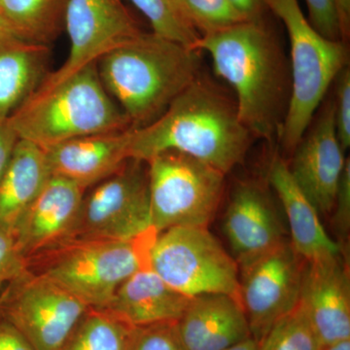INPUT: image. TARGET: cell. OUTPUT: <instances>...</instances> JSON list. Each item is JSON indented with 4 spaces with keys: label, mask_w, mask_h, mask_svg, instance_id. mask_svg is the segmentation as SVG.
<instances>
[{
    "label": "cell",
    "mask_w": 350,
    "mask_h": 350,
    "mask_svg": "<svg viewBox=\"0 0 350 350\" xmlns=\"http://www.w3.org/2000/svg\"><path fill=\"white\" fill-rule=\"evenodd\" d=\"M193 27L200 36L224 31L250 21L229 0H178Z\"/></svg>",
    "instance_id": "27"
},
{
    "label": "cell",
    "mask_w": 350,
    "mask_h": 350,
    "mask_svg": "<svg viewBox=\"0 0 350 350\" xmlns=\"http://www.w3.org/2000/svg\"><path fill=\"white\" fill-rule=\"evenodd\" d=\"M86 192L66 179L51 177L14 232L25 262L73 239Z\"/></svg>",
    "instance_id": "14"
},
{
    "label": "cell",
    "mask_w": 350,
    "mask_h": 350,
    "mask_svg": "<svg viewBox=\"0 0 350 350\" xmlns=\"http://www.w3.org/2000/svg\"><path fill=\"white\" fill-rule=\"evenodd\" d=\"M155 228L129 239H72L25 262V268L61 285L88 308H107L120 285L151 268Z\"/></svg>",
    "instance_id": "5"
},
{
    "label": "cell",
    "mask_w": 350,
    "mask_h": 350,
    "mask_svg": "<svg viewBox=\"0 0 350 350\" xmlns=\"http://www.w3.org/2000/svg\"><path fill=\"white\" fill-rule=\"evenodd\" d=\"M223 231L239 267L288 241L273 198L257 181L241 182L234 189Z\"/></svg>",
    "instance_id": "15"
},
{
    "label": "cell",
    "mask_w": 350,
    "mask_h": 350,
    "mask_svg": "<svg viewBox=\"0 0 350 350\" xmlns=\"http://www.w3.org/2000/svg\"><path fill=\"white\" fill-rule=\"evenodd\" d=\"M46 152L27 140L19 139L0 180V229L10 234L50 180Z\"/></svg>",
    "instance_id": "21"
},
{
    "label": "cell",
    "mask_w": 350,
    "mask_h": 350,
    "mask_svg": "<svg viewBox=\"0 0 350 350\" xmlns=\"http://www.w3.org/2000/svg\"><path fill=\"white\" fill-rule=\"evenodd\" d=\"M133 329L109 310L89 308L62 350H129Z\"/></svg>",
    "instance_id": "24"
},
{
    "label": "cell",
    "mask_w": 350,
    "mask_h": 350,
    "mask_svg": "<svg viewBox=\"0 0 350 350\" xmlns=\"http://www.w3.org/2000/svg\"><path fill=\"white\" fill-rule=\"evenodd\" d=\"M305 264L286 241L239 267V301L257 344L300 301Z\"/></svg>",
    "instance_id": "11"
},
{
    "label": "cell",
    "mask_w": 350,
    "mask_h": 350,
    "mask_svg": "<svg viewBox=\"0 0 350 350\" xmlns=\"http://www.w3.org/2000/svg\"><path fill=\"white\" fill-rule=\"evenodd\" d=\"M88 308L61 285L27 268L0 294V317L34 350H62Z\"/></svg>",
    "instance_id": "9"
},
{
    "label": "cell",
    "mask_w": 350,
    "mask_h": 350,
    "mask_svg": "<svg viewBox=\"0 0 350 350\" xmlns=\"http://www.w3.org/2000/svg\"><path fill=\"white\" fill-rule=\"evenodd\" d=\"M232 5L250 21L264 19L267 7L262 0H229Z\"/></svg>",
    "instance_id": "35"
},
{
    "label": "cell",
    "mask_w": 350,
    "mask_h": 350,
    "mask_svg": "<svg viewBox=\"0 0 350 350\" xmlns=\"http://www.w3.org/2000/svg\"><path fill=\"white\" fill-rule=\"evenodd\" d=\"M0 25H2V27H4V25L2 24L1 19H0Z\"/></svg>",
    "instance_id": "40"
},
{
    "label": "cell",
    "mask_w": 350,
    "mask_h": 350,
    "mask_svg": "<svg viewBox=\"0 0 350 350\" xmlns=\"http://www.w3.org/2000/svg\"><path fill=\"white\" fill-rule=\"evenodd\" d=\"M268 179L284 209L295 251L306 261L342 253V246L324 229L319 211L297 185L282 156L271 160Z\"/></svg>",
    "instance_id": "19"
},
{
    "label": "cell",
    "mask_w": 350,
    "mask_h": 350,
    "mask_svg": "<svg viewBox=\"0 0 350 350\" xmlns=\"http://www.w3.org/2000/svg\"><path fill=\"white\" fill-rule=\"evenodd\" d=\"M300 301L271 327L258 342V350H323Z\"/></svg>",
    "instance_id": "26"
},
{
    "label": "cell",
    "mask_w": 350,
    "mask_h": 350,
    "mask_svg": "<svg viewBox=\"0 0 350 350\" xmlns=\"http://www.w3.org/2000/svg\"><path fill=\"white\" fill-rule=\"evenodd\" d=\"M25 269V260L16 247L12 237L0 229V294Z\"/></svg>",
    "instance_id": "31"
},
{
    "label": "cell",
    "mask_w": 350,
    "mask_h": 350,
    "mask_svg": "<svg viewBox=\"0 0 350 350\" xmlns=\"http://www.w3.org/2000/svg\"><path fill=\"white\" fill-rule=\"evenodd\" d=\"M333 224L340 236L347 239L350 228V162L347 159L338 182L334 204Z\"/></svg>",
    "instance_id": "32"
},
{
    "label": "cell",
    "mask_w": 350,
    "mask_h": 350,
    "mask_svg": "<svg viewBox=\"0 0 350 350\" xmlns=\"http://www.w3.org/2000/svg\"><path fill=\"white\" fill-rule=\"evenodd\" d=\"M336 133L333 100L310 124L288 163L290 174L320 216L330 215L347 159Z\"/></svg>",
    "instance_id": "13"
},
{
    "label": "cell",
    "mask_w": 350,
    "mask_h": 350,
    "mask_svg": "<svg viewBox=\"0 0 350 350\" xmlns=\"http://www.w3.org/2000/svg\"><path fill=\"white\" fill-rule=\"evenodd\" d=\"M196 50L209 55L216 75L234 89L239 119L252 137L278 138L288 105L286 80L282 53L264 19L200 36Z\"/></svg>",
    "instance_id": "2"
},
{
    "label": "cell",
    "mask_w": 350,
    "mask_h": 350,
    "mask_svg": "<svg viewBox=\"0 0 350 350\" xmlns=\"http://www.w3.org/2000/svg\"><path fill=\"white\" fill-rule=\"evenodd\" d=\"M323 350H350V340H342L336 344L324 347Z\"/></svg>",
    "instance_id": "38"
},
{
    "label": "cell",
    "mask_w": 350,
    "mask_h": 350,
    "mask_svg": "<svg viewBox=\"0 0 350 350\" xmlns=\"http://www.w3.org/2000/svg\"><path fill=\"white\" fill-rule=\"evenodd\" d=\"M225 350H258V344L254 338H250Z\"/></svg>",
    "instance_id": "37"
},
{
    "label": "cell",
    "mask_w": 350,
    "mask_h": 350,
    "mask_svg": "<svg viewBox=\"0 0 350 350\" xmlns=\"http://www.w3.org/2000/svg\"><path fill=\"white\" fill-rule=\"evenodd\" d=\"M334 84V118L336 133L340 146L347 151L350 147V70L345 68L336 78Z\"/></svg>",
    "instance_id": "29"
},
{
    "label": "cell",
    "mask_w": 350,
    "mask_h": 350,
    "mask_svg": "<svg viewBox=\"0 0 350 350\" xmlns=\"http://www.w3.org/2000/svg\"><path fill=\"white\" fill-rule=\"evenodd\" d=\"M335 1L338 17H340L342 36H344L345 40L347 41L350 32V0H335Z\"/></svg>",
    "instance_id": "36"
},
{
    "label": "cell",
    "mask_w": 350,
    "mask_h": 350,
    "mask_svg": "<svg viewBox=\"0 0 350 350\" xmlns=\"http://www.w3.org/2000/svg\"><path fill=\"white\" fill-rule=\"evenodd\" d=\"M282 20L291 54V87L284 118L276 139L292 154L312 123L327 92L347 68L349 49L342 40L324 38L310 25L298 0H262Z\"/></svg>",
    "instance_id": "6"
},
{
    "label": "cell",
    "mask_w": 350,
    "mask_h": 350,
    "mask_svg": "<svg viewBox=\"0 0 350 350\" xmlns=\"http://www.w3.org/2000/svg\"><path fill=\"white\" fill-rule=\"evenodd\" d=\"M252 138L236 103L198 77L162 116L131 129L130 156L147 163L163 152H179L227 174L243 162Z\"/></svg>",
    "instance_id": "1"
},
{
    "label": "cell",
    "mask_w": 350,
    "mask_h": 350,
    "mask_svg": "<svg viewBox=\"0 0 350 350\" xmlns=\"http://www.w3.org/2000/svg\"><path fill=\"white\" fill-rule=\"evenodd\" d=\"M150 227L148 167L130 159L85 193L73 239H129Z\"/></svg>",
    "instance_id": "10"
},
{
    "label": "cell",
    "mask_w": 350,
    "mask_h": 350,
    "mask_svg": "<svg viewBox=\"0 0 350 350\" xmlns=\"http://www.w3.org/2000/svg\"><path fill=\"white\" fill-rule=\"evenodd\" d=\"M64 29L70 42L68 59L61 68L50 71L38 91L56 86L89 64H98L144 31L122 0H68Z\"/></svg>",
    "instance_id": "12"
},
{
    "label": "cell",
    "mask_w": 350,
    "mask_h": 350,
    "mask_svg": "<svg viewBox=\"0 0 350 350\" xmlns=\"http://www.w3.org/2000/svg\"><path fill=\"white\" fill-rule=\"evenodd\" d=\"M177 327L187 350H225L252 338L239 299L227 294L193 297Z\"/></svg>",
    "instance_id": "18"
},
{
    "label": "cell",
    "mask_w": 350,
    "mask_h": 350,
    "mask_svg": "<svg viewBox=\"0 0 350 350\" xmlns=\"http://www.w3.org/2000/svg\"><path fill=\"white\" fill-rule=\"evenodd\" d=\"M68 0H0V19L16 38L50 46L64 29Z\"/></svg>",
    "instance_id": "23"
},
{
    "label": "cell",
    "mask_w": 350,
    "mask_h": 350,
    "mask_svg": "<svg viewBox=\"0 0 350 350\" xmlns=\"http://www.w3.org/2000/svg\"><path fill=\"white\" fill-rule=\"evenodd\" d=\"M200 51L156 36L138 34L98 62V75L131 128L151 124L199 77Z\"/></svg>",
    "instance_id": "3"
},
{
    "label": "cell",
    "mask_w": 350,
    "mask_h": 350,
    "mask_svg": "<svg viewBox=\"0 0 350 350\" xmlns=\"http://www.w3.org/2000/svg\"><path fill=\"white\" fill-rule=\"evenodd\" d=\"M0 350H34V349L12 324L0 317Z\"/></svg>",
    "instance_id": "33"
},
{
    "label": "cell",
    "mask_w": 350,
    "mask_h": 350,
    "mask_svg": "<svg viewBox=\"0 0 350 350\" xmlns=\"http://www.w3.org/2000/svg\"><path fill=\"white\" fill-rule=\"evenodd\" d=\"M19 137L8 122H0V180L7 169L9 161Z\"/></svg>",
    "instance_id": "34"
},
{
    "label": "cell",
    "mask_w": 350,
    "mask_h": 350,
    "mask_svg": "<svg viewBox=\"0 0 350 350\" xmlns=\"http://www.w3.org/2000/svg\"><path fill=\"white\" fill-rule=\"evenodd\" d=\"M151 225L161 232L174 227H206L224 192L225 174L185 154L163 152L147 162Z\"/></svg>",
    "instance_id": "7"
},
{
    "label": "cell",
    "mask_w": 350,
    "mask_h": 350,
    "mask_svg": "<svg viewBox=\"0 0 350 350\" xmlns=\"http://www.w3.org/2000/svg\"><path fill=\"white\" fill-rule=\"evenodd\" d=\"M131 129L75 138L51 147L45 150L51 174L86 191L93 187L130 160Z\"/></svg>",
    "instance_id": "17"
},
{
    "label": "cell",
    "mask_w": 350,
    "mask_h": 350,
    "mask_svg": "<svg viewBox=\"0 0 350 350\" xmlns=\"http://www.w3.org/2000/svg\"><path fill=\"white\" fill-rule=\"evenodd\" d=\"M190 297L179 293L151 268L139 269L125 280L103 310H109L133 327L177 321Z\"/></svg>",
    "instance_id": "20"
},
{
    "label": "cell",
    "mask_w": 350,
    "mask_h": 350,
    "mask_svg": "<svg viewBox=\"0 0 350 350\" xmlns=\"http://www.w3.org/2000/svg\"><path fill=\"white\" fill-rule=\"evenodd\" d=\"M7 122L19 139L44 150L75 138L131 129L130 120L103 86L96 64L56 86L36 91Z\"/></svg>",
    "instance_id": "4"
},
{
    "label": "cell",
    "mask_w": 350,
    "mask_h": 350,
    "mask_svg": "<svg viewBox=\"0 0 350 350\" xmlns=\"http://www.w3.org/2000/svg\"><path fill=\"white\" fill-rule=\"evenodd\" d=\"M6 33H11V32L9 31L8 29H6V27L0 25V36H4V34Z\"/></svg>",
    "instance_id": "39"
},
{
    "label": "cell",
    "mask_w": 350,
    "mask_h": 350,
    "mask_svg": "<svg viewBox=\"0 0 350 350\" xmlns=\"http://www.w3.org/2000/svg\"><path fill=\"white\" fill-rule=\"evenodd\" d=\"M129 350H187L179 335L177 321L133 327Z\"/></svg>",
    "instance_id": "28"
},
{
    "label": "cell",
    "mask_w": 350,
    "mask_h": 350,
    "mask_svg": "<svg viewBox=\"0 0 350 350\" xmlns=\"http://www.w3.org/2000/svg\"><path fill=\"white\" fill-rule=\"evenodd\" d=\"M308 9V22L324 38L342 40V27L335 0H305Z\"/></svg>",
    "instance_id": "30"
},
{
    "label": "cell",
    "mask_w": 350,
    "mask_h": 350,
    "mask_svg": "<svg viewBox=\"0 0 350 350\" xmlns=\"http://www.w3.org/2000/svg\"><path fill=\"white\" fill-rule=\"evenodd\" d=\"M150 23L152 32L172 42L195 49L200 38L178 0H129Z\"/></svg>",
    "instance_id": "25"
},
{
    "label": "cell",
    "mask_w": 350,
    "mask_h": 350,
    "mask_svg": "<svg viewBox=\"0 0 350 350\" xmlns=\"http://www.w3.org/2000/svg\"><path fill=\"white\" fill-rule=\"evenodd\" d=\"M50 46L0 36V122L10 118L49 75Z\"/></svg>",
    "instance_id": "22"
},
{
    "label": "cell",
    "mask_w": 350,
    "mask_h": 350,
    "mask_svg": "<svg viewBox=\"0 0 350 350\" xmlns=\"http://www.w3.org/2000/svg\"><path fill=\"white\" fill-rule=\"evenodd\" d=\"M300 303L323 347L350 340L349 271L342 253L306 261Z\"/></svg>",
    "instance_id": "16"
},
{
    "label": "cell",
    "mask_w": 350,
    "mask_h": 350,
    "mask_svg": "<svg viewBox=\"0 0 350 350\" xmlns=\"http://www.w3.org/2000/svg\"><path fill=\"white\" fill-rule=\"evenodd\" d=\"M151 269L190 298L227 294L239 299L238 262L206 227H174L159 232Z\"/></svg>",
    "instance_id": "8"
}]
</instances>
